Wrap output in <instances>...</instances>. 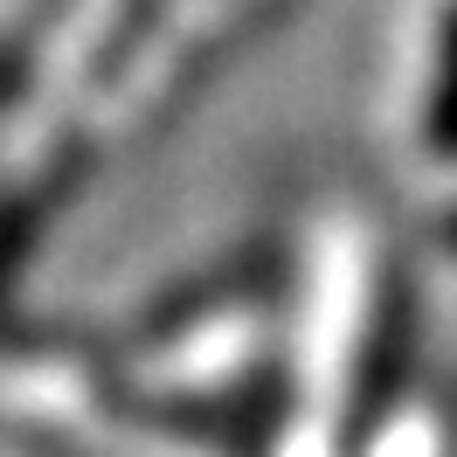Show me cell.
Instances as JSON below:
<instances>
[{"label": "cell", "mask_w": 457, "mask_h": 457, "mask_svg": "<svg viewBox=\"0 0 457 457\" xmlns=\"http://www.w3.org/2000/svg\"><path fill=\"white\" fill-rule=\"evenodd\" d=\"M436 236H444V250H451V257H457V208H451V215H444V228H436Z\"/></svg>", "instance_id": "cell-3"}, {"label": "cell", "mask_w": 457, "mask_h": 457, "mask_svg": "<svg viewBox=\"0 0 457 457\" xmlns=\"http://www.w3.org/2000/svg\"><path fill=\"white\" fill-rule=\"evenodd\" d=\"M423 145L429 160H457V0L436 21V62H429V97H423Z\"/></svg>", "instance_id": "cell-2"}, {"label": "cell", "mask_w": 457, "mask_h": 457, "mask_svg": "<svg viewBox=\"0 0 457 457\" xmlns=\"http://www.w3.org/2000/svg\"><path fill=\"white\" fill-rule=\"evenodd\" d=\"M409 291L388 270L374 285V305L361 319V346H353V374H346V444H368L381 416L395 409L402 395V374H409Z\"/></svg>", "instance_id": "cell-1"}]
</instances>
